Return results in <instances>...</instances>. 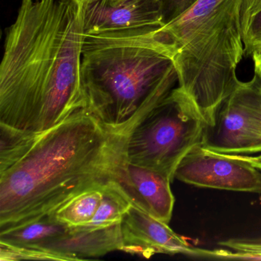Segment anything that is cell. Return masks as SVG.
I'll return each instance as SVG.
<instances>
[{"label":"cell","mask_w":261,"mask_h":261,"mask_svg":"<svg viewBox=\"0 0 261 261\" xmlns=\"http://www.w3.org/2000/svg\"><path fill=\"white\" fill-rule=\"evenodd\" d=\"M134 127H111L91 109L39 132L0 123V232L53 215L79 194L117 181Z\"/></svg>","instance_id":"obj_1"},{"label":"cell","mask_w":261,"mask_h":261,"mask_svg":"<svg viewBox=\"0 0 261 261\" xmlns=\"http://www.w3.org/2000/svg\"><path fill=\"white\" fill-rule=\"evenodd\" d=\"M241 29L245 55L250 57L261 49V0H244Z\"/></svg>","instance_id":"obj_15"},{"label":"cell","mask_w":261,"mask_h":261,"mask_svg":"<svg viewBox=\"0 0 261 261\" xmlns=\"http://www.w3.org/2000/svg\"><path fill=\"white\" fill-rule=\"evenodd\" d=\"M254 65V74L261 79V49L256 50L250 56Z\"/></svg>","instance_id":"obj_18"},{"label":"cell","mask_w":261,"mask_h":261,"mask_svg":"<svg viewBox=\"0 0 261 261\" xmlns=\"http://www.w3.org/2000/svg\"><path fill=\"white\" fill-rule=\"evenodd\" d=\"M120 224L105 227H68L65 233L41 248L51 253L56 260H85L120 250Z\"/></svg>","instance_id":"obj_11"},{"label":"cell","mask_w":261,"mask_h":261,"mask_svg":"<svg viewBox=\"0 0 261 261\" xmlns=\"http://www.w3.org/2000/svg\"><path fill=\"white\" fill-rule=\"evenodd\" d=\"M84 4L21 0L6 29L0 123L39 132L91 109L82 74Z\"/></svg>","instance_id":"obj_2"},{"label":"cell","mask_w":261,"mask_h":261,"mask_svg":"<svg viewBox=\"0 0 261 261\" xmlns=\"http://www.w3.org/2000/svg\"><path fill=\"white\" fill-rule=\"evenodd\" d=\"M130 200L116 180L110 181L103 188V196L97 212L87 227H105L121 224L129 207Z\"/></svg>","instance_id":"obj_14"},{"label":"cell","mask_w":261,"mask_h":261,"mask_svg":"<svg viewBox=\"0 0 261 261\" xmlns=\"http://www.w3.org/2000/svg\"><path fill=\"white\" fill-rule=\"evenodd\" d=\"M105 186L91 188L79 194L61 206L53 215L68 227L88 225L98 208Z\"/></svg>","instance_id":"obj_13"},{"label":"cell","mask_w":261,"mask_h":261,"mask_svg":"<svg viewBox=\"0 0 261 261\" xmlns=\"http://www.w3.org/2000/svg\"><path fill=\"white\" fill-rule=\"evenodd\" d=\"M165 23L163 0H90L84 3L85 35L161 27Z\"/></svg>","instance_id":"obj_8"},{"label":"cell","mask_w":261,"mask_h":261,"mask_svg":"<svg viewBox=\"0 0 261 261\" xmlns=\"http://www.w3.org/2000/svg\"><path fill=\"white\" fill-rule=\"evenodd\" d=\"M207 128L193 102L177 85L129 133L126 161L158 171L173 181L181 160L204 143Z\"/></svg>","instance_id":"obj_5"},{"label":"cell","mask_w":261,"mask_h":261,"mask_svg":"<svg viewBox=\"0 0 261 261\" xmlns=\"http://www.w3.org/2000/svg\"><path fill=\"white\" fill-rule=\"evenodd\" d=\"M88 1H90V0H85V3L88 2Z\"/></svg>","instance_id":"obj_21"},{"label":"cell","mask_w":261,"mask_h":261,"mask_svg":"<svg viewBox=\"0 0 261 261\" xmlns=\"http://www.w3.org/2000/svg\"><path fill=\"white\" fill-rule=\"evenodd\" d=\"M244 0H198L160 27L172 53L178 87L196 107L207 127L239 79L245 55L241 29Z\"/></svg>","instance_id":"obj_4"},{"label":"cell","mask_w":261,"mask_h":261,"mask_svg":"<svg viewBox=\"0 0 261 261\" xmlns=\"http://www.w3.org/2000/svg\"><path fill=\"white\" fill-rule=\"evenodd\" d=\"M166 23L182 14L192 7L198 0H163Z\"/></svg>","instance_id":"obj_16"},{"label":"cell","mask_w":261,"mask_h":261,"mask_svg":"<svg viewBox=\"0 0 261 261\" xmlns=\"http://www.w3.org/2000/svg\"><path fill=\"white\" fill-rule=\"evenodd\" d=\"M204 147L230 155L261 153V79L238 80L207 128Z\"/></svg>","instance_id":"obj_6"},{"label":"cell","mask_w":261,"mask_h":261,"mask_svg":"<svg viewBox=\"0 0 261 261\" xmlns=\"http://www.w3.org/2000/svg\"><path fill=\"white\" fill-rule=\"evenodd\" d=\"M68 227L58 221L54 215L6 231L0 232V242L21 247H42L65 233Z\"/></svg>","instance_id":"obj_12"},{"label":"cell","mask_w":261,"mask_h":261,"mask_svg":"<svg viewBox=\"0 0 261 261\" xmlns=\"http://www.w3.org/2000/svg\"><path fill=\"white\" fill-rule=\"evenodd\" d=\"M174 178L205 189L261 195V170L230 154L195 146L177 166Z\"/></svg>","instance_id":"obj_7"},{"label":"cell","mask_w":261,"mask_h":261,"mask_svg":"<svg viewBox=\"0 0 261 261\" xmlns=\"http://www.w3.org/2000/svg\"><path fill=\"white\" fill-rule=\"evenodd\" d=\"M76 2L80 3V4H84L85 2V0H74Z\"/></svg>","instance_id":"obj_19"},{"label":"cell","mask_w":261,"mask_h":261,"mask_svg":"<svg viewBox=\"0 0 261 261\" xmlns=\"http://www.w3.org/2000/svg\"><path fill=\"white\" fill-rule=\"evenodd\" d=\"M258 250H259V253H261V243H260V244H259V248H258Z\"/></svg>","instance_id":"obj_20"},{"label":"cell","mask_w":261,"mask_h":261,"mask_svg":"<svg viewBox=\"0 0 261 261\" xmlns=\"http://www.w3.org/2000/svg\"><path fill=\"white\" fill-rule=\"evenodd\" d=\"M236 158L244 160L253 165L255 167L261 170V153L258 155H233Z\"/></svg>","instance_id":"obj_17"},{"label":"cell","mask_w":261,"mask_h":261,"mask_svg":"<svg viewBox=\"0 0 261 261\" xmlns=\"http://www.w3.org/2000/svg\"><path fill=\"white\" fill-rule=\"evenodd\" d=\"M117 182L134 205L151 216L169 224L175 197L171 189L172 180L167 175L125 162Z\"/></svg>","instance_id":"obj_10"},{"label":"cell","mask_w":261,"mask_h":261,"mask_svg":"<svg viewBox=\"0 0 261 261\" xmlns=\"http://www.w3.org/2000/svg\"><path fill=\"white\" fill-rule=\"evenodd\" d=\"M82 74L91 111L115 129L135 126L178 82L160 27L85 35Z\"/></svg>","instance_id":"obj_3"},{"label":"cell","mask_w":261,"mask_h":261,"mask_svg":"<svg viewBox=\"0 0 261 261\" xmlns=\"http://www.w3.org/2000/svg\"><path fill=\"white\" fill-rule=\"evenodd\" d=\"M120 250L149 259L158 253H178L198 256V248L192 247L180 235L144 211L131 204L121 224Z\"/></svg>","instance_id":"obj_9"}]
</instances>
